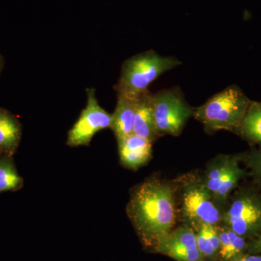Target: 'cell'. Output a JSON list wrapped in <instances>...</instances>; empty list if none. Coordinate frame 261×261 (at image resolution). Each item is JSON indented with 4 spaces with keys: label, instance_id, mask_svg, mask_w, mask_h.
Returning a JSON list of instances; mask_svg holds the SVG:
<instances>
[{
    "label": "cell",
    "instance_id": "cell-1",
    "mask_svg": "<svg viewBox=\"0 0 261 261\" xmlns=\"http://www.w3.org/2000/svg\"><path fill=\"white\" fill-rule=\"evenodd\" d=\"M126 212L141 243L152 252L176 224L174 188L160 179L147 180L134 189Z\"/></svg>",
    "mask_w": 261,
    "mask_h": 261
},
{
    "label": "cell",
    "instance_id": "cell-2",
    "mask_svg": "<svg viewBox=\"0 0 261 261\" xmlns=\"http://www.w3.org/2000/svg\"><path fill=\"white\" fill-rule=\"evenodd\" d=\"M181 64L175 57L162 56L153 50L137 55L123 63L115 90L118 95L137 98L149 92V86L161 75Z\"/></svg>",
    "mask_w": 261,
    "mask_h": 261
},
{
    "label": "cell",
    "instance_id": "cell-3",
    "mask_svg": "<svg viewBox=\"0 0 261 261\" xmlns=\"http://www.w3.org/2000/svg\"><path fill=\"white\" fill-rule=\"evenodd\" d=\"M251 101L240 87L228 86L195 108L193 117L208 133L219 130L234 132Z\"/></svg>",
    "mask_w": 261,
    "mask_h": 261
},
{
    "label": "cell",
    "instance_id": "cell-4",
    "mask_svg": "<svg viewBox=\"0 0 261 261\" xmlns=\"http://www.w3.org/2000/svg\"><path fill=\"white\" fill-rule=\"evenodd\" d=\"M181 181L180 212L185 224L194 229L200 224L221 225L223 211L202 180L187 176Z\"/></svg>",
    "mask_w": 261,
    "mask_h": 261
},
{
    "label": "cell",
    "instance_id": "cell-5",
    "mask_svg": "<svg viewBox=\"0 0 261 261\" xmlns=\"http://www.w3.org/2000/svg\"><path fill=\"white\" fill-rule=\"evenodd\" d=\"M151 102L158 137L181 135L195 111V108L187 102L178 87L152 94Z\"/></svg>",
    "mask_w": 261,
    "mask_h": 261
},
{
    "label": "cell",
    "instance_id": "cell-6",
    "mask_svg": "<svg viewBox=\"0 0 261 261\" xmlns=\"http://www.w3.org/2000/svg\"><path fill=\"white\" fill-rule=\"evenodd\" d=\"M222 225L247 240L261 231V197L245 193L237 197L223 211Z\"/></svg>",
    "mask_w": 261,
    "mask_h": 261
},
{
    "label": "cell",
    "instance_id": "cell-7",
    "mask_svg": "<svg viewBox=\"0 0 261 261\" xmlns=\"http://www.w3.org/2000/svg\"><path fill=\"white\" fill-rule=\"evenodd\" d=\"M87 106L68 132L67 145L70 147L89 145L98 132L111 127L112 116L99 106L94 89H87Z\"/></svg>",
    "mask_w": 261,
    "mask_h": 261
},
{
    "label": "cell",
    "instance_id": "cell-8",
    "mask_svg": "<svg viewBox=\"0 0 261 261\" xmlns=\"http://www.w3.org/2000/svg\"><path fill=\"white\" fill-rule=\"evenodd\" d=\"M152 252L176 261H205L197 246L195 229L185 224L161 239Z\"/></svg>",
    "mask_w": 261,
    "mask_h": 261
},
{
    "label": "cell",
    "instance_id": "cell-9",
    "mask_svg": "<svg viewBox=\"0 0 261 261\" xmlns=\"http://www.w3.org/2000/svg\"><path fill=\"white\" fill-rule=\"evenodd\" d=\"M152 143L134 134L118 141L121 164L132 170H137L145 166L152 158Z\"/></svg>",
    "mask_w": 261,
    "mask_h": 261
},
{
    "label": "cell",
    "instance_id": "cell-10",
    "mask_svg": "<svg viewBox=\"0 0 261 261\" xmlns=\"http://www.w3.org/2000/svg\"><path fill=\"white\" fill-rule=\"evenodd\" d=\"M151 92L141 94L137 97L135 118H134L133 134L153 142L158 138Z\"/></svg>",
    "mask_w": 261,
    "mask_h": 261
},
{
    "label": "cell",
    "instance_id": "cell-11",
    "mask_svg": "<svg viewBox=\"0 0 261 261\" xmlns=\"http://www.w3.org/2000/svg\"><path fill=\"white\" fill-rule=\"evenodd\" d=\"M22 137V126L16 116L0 108V156H13Z\"/></svg>",
    "mask_w": 261,
    "mask_h": 261
},
{
    "label": "cell",
    "instance_id": "cell-12",
    "mask_svg": "<svg viewBox=\"0 0 261 261\" xmlns=\"http://www.w3.org/2000/svg\"><path fill=\"white\" fill-rule=\"evenodd\" d=\"M137 98L118 95V100L112 116L111 128L114 132L117 142L133 134Z\"/></svg>",
    "mask_w": 261,
    "mask_h": 261
},
{
    "label": "cell",
    "instance_id": "cell-13",
    "mask_svg": "<svg viewBox=\"0 0 261 261\" xmlns=\"http://www.w3.org/2000/svg\"><path fill=\"white\" fill-rule=\"evenodd\" d=\"M220 247L218 261H233L247 252L248 242L224 225H219Z\"/></svg>",
    "mask_w": 261,
    "mask_h": 261
},
{
    "label": "cell",
    "instance_id": "cell-14",
    "mask_svg": "<svg viewBox=\"0 0 261 261\" xmlns=\"http://www.w3.org/2000/svg\"><path fill=\"white\" fill-rule=\"evenodd\" d=\"M218 226L203 224L195 229L197 246L205 261H218L220 247Z\"/></svg>",
    "mask_w": 261,
    "mask_h": 261
},
{
    "label": "cell",
    "instance_id": "cell-15",
    "mask_svg": "<svg viewBox=\"0 0 261 261\" xmlns=\"http://www.w3.org/2000/svg\"><path fill=\"white\" fill-rule=\"evenodd\" d=\"M245 174V171L239 166L238 158L229 156L220 181L219 190L214 197L215 202L218 205L221 206L226 203L231 192Z\"/></svg>",
    "mask_w": 261,
    "mask_h": 261
},
{
    "label": "cell",
    "instance_id": "cell-16",
    "mask_svg": "<svg viewBox=\"0 0 261 261\" xmlns=\"http://www.w3.org/2000/svg\"><path fill=\"white\" fill-rule=\"evenodd\" d=\"M234 132L245 140L261 145V102L251 101L243 121Z\"/></svg>",
    "mask_w": 261,
    "mask_h": 261
},
{
    "label": "cell",
    "instance_id": "cell-17",
    "mask_svg": "<svg viewBox=\"0 0 261 261\" xmlns=\"http://www.w3.org/2000/svg\"><path fill=\"white\" fill-rule=\"evenodd\" d=\"M23 187V178L19 174L13 156H0V194L16 192Z\"/></svg>",
    "mask_w": 261,
    "mask_h": 261
},
{
    "label": "cell",
    "instance_id": "cell-18",
    "mask_svg": "<svg viewBox=\"0 0 261 261\" xmlns=\"http://www.w3.org/2000/svg\"><path fill=\"white\" fill-rule=\"evenodd\" d=\"M228 159L229 156L227 155H221L216 158L209 164L206 170L205 176L202 178L204 185L214 196V198L219 190L220 181L227 164Z\"/></svg>",
    "mask_w": 261,
    "mask_h": 261
},
{
    "label": "cell",
    "instance_id": "cell-19",
    "mask_svg": "<svg viewBox=\"0 0 261 261\" xmlns=\"http://www.w3.org/2000/svg\"><path fill=\"white\" fill-rule=\"evenodd\" d=\"M249 162L254 172L261 180V150L256 151L250 154Z\"/></svg>",
    "mask_w": 261,
    "mask_h": 261
},
{
    "label": "cell",
    "instance_id": "cell-20",
    "mask_svg": "<svg viewBox=\"0 0 261 261\" xmlns=\"http://www.w3.org/2000/svg\"><path fill=\"white\" fill-rule=\"evenodd\" d=\"M247 252L250 253H261V231L257 237L252 239V241L248 243Z\"/></svg>",
    "mask_w": 261,
    "mask_h": 261
},
{
    "label": "cell",
    "instance_id": "cell-21",
    "mask_svg": "<svg viewBox=\"0 0 261 261\" xmlns=\"http://www.w3.org/2000/svg\"><path fill=\"white\" fill-rule=\"evenodd\" d=\"M233 261H261V253L246 252L242 256Z\"/></svg>",
    "mask_w": 261,
    "mask_h": 261
},
{
    "label": "cell",
    "instance_id": "cell-22",
    "mask_svg": "<svg viewBox=\"0 0 261 261\" xmlns=\"http://www.w3.org/2000/svg\"><path fill=\"white\" fill-rule=\"evenodd\" d=\"M3 58H2L1 55H0V73H1V70H2V69H3Z\"/></svg>",
    "mask_w": 261,
    "mask_h": 261
}]
</instances>
